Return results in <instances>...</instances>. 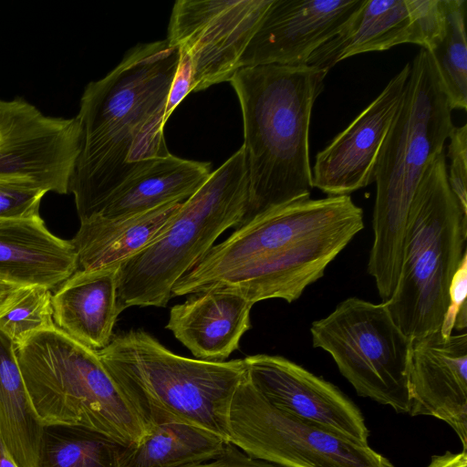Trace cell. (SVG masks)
Here are the masks:
<instances>
[{
    "instance_id": "1",
    "label": "cell",
    "mask_w": 467,
    "mask_h": 467,
    "mask_svg": "<svg viewBox=\"0 0 467 467\" xmlns=\"http://www.w3.org/2000/svg\"><path fill=\"white\" fill-rule=\"evenodd\" d=\"M363 227V211L349 195L277 206L213 245L178 279L171 296L221 288L254 305L272 298L292 303Z\"/></svg>"
},
{
    "instance_id": "2",
    "label": "cell",
    "mask_w": 467,
    "mask_h": 467,
    "mask_svg": "<svg viewBox=\"0 0 467 467\" xmlns=\"http://www.w3.org/2000/svg\"><path fill=\"white\" fill-rule=\"evenodd\" d=\"M179 63L167 39L138 44L104 78L89 82L77 115L81 149L69 192L80 222L157 159L170 154L166 107Z\"/></svg>"
},
{
    "instance_id": "3",
    "label": "cell",
    "mask_w": 467,
    "mask_h": 467,
    "mask_svg": "<svg viewBox=\"0 0 467 467\" xmlns=\"http://www.w3.org/2000/svg\"><path fill=\"white\" fill-rule=\"evenodd\" d=\"M327 74L307 65H262L241 67L230 78L241 106L249 180L248 207L240 225L310 197V119Z\"/></svg>"
},
{
    "instance_id": "4",
    "label": "cell",
    "mask_w": 467,
    "mask_h": 467,
    "mask_svg": "<svg viewBox=\"0 0 467 467\" xmlns=\"http://www.w3.org/2000/svg\"><path fill=\"white\" fill-rule=\"evenodd\" d=\"M454 125L451 109L430 53L420 48L400 105L381 146L374 175V240L368 272L382 302L400 275L408 215L428 166L443 152Z\"/></svg>"
},
{
    "instance_id": "5",
    "label": "cell",
    "mask_w": 467,
    "mask_h": 467,
    "mask_svg": "<svg viewBox=\"0 0 467 467\" xmlns=\"http://www.w3.org/2000/svg\"><path fill=\"white\" fill-rule=\"evenodd\" d=\"M32 406L43 425L81 426L128 447L151 423L143 407L102 363L97 350L55 325L15 345Z\"/></svg>"
},
{
    "instance_id": "6",
    "label": "cell",
    "mask_w": 467,
    "mask_h": 467,
    "mask_svg": "<svg viewBox=\"0 0 467 467\" xmlns=\"http://www.w3.org/2000/svg\"><path fill=\"white\" fill-rule=\"evenodd\" d=\"M98 353L106 368L143 407L151 426L186 423L227 441L228 408L246 375L244 358L210 361L182 357L141 328L114 334Z\"/></svg>"
},
{
    "instance_id": "7",
    "label": "cell",
    "mask_w": 467,
    "mask_h": 467,
    "mask_svg": "<svg viewBox=\"0 0 467 467\" xmlns=\"http://www.w3.org/2000/svg\"><path fill=\"white\" fill-rule=\"evenodd\" d=\"M444 152L426 169L412 199L400 275L384 302L410 339L440 330L451 281L465 251L467 217L452 193Z\"/></svg>"
},
{
    "instance_id": "8",
    "label": "cell",
    "mask_w": 467,
    "mask_h": 467,
    "mask_svg": "<svg viewBox=\"0 0 467 467\" xmlns=\"http://www.w3.org/2000/svg\"><path fill=\"white\" fill-rule=\"evenodd\" d=\"M249 180L241 147L185 200L166 229L118 271L117 309L166 306L174 284L246 213Z\"/></svg>"
},
{
    "instance_id": "9",
    "label": "cell",
    "mask_w": 467,
    "mask_h": 467,
    "mask_svg": "<svg viewBox=\"0 0 467 467\" xmlns=\"http://www.w3.org/2000/svg\"><path fill=\"white\" fill-rule=\"evenodd\" d=\"M310 332L313 347L331 355L359 396L409 413L411 339L384 302L348 297L327 317L314 321Z\"/></svg>"
},
{
    "instance_id": "10",
    "label": "cell",
    "mask_w": 467,
    "mask_h": 467,
    "mask_svg": "<svg viewBox=\"0 0 467 467\" xmlns=\"http://www.w3.org/2000/svg\"><path fill=\"white\" fill-rule=\"evenodd\" d=\"M226 431L227 441L250 457L282 467H394L368 445L277 409L247 375L232 397Z\"/></svg>"
},
{
    "instance_id": "11",
    "label": "cell",
    "mask_w": 467,
    "mask_h": 467,
    "mask_svg": "<svg viewBox=\"0 0 467 467\" xmlns=\"http://www.w3.org/2000/svg\"><path fill=\"white\" fill-rule=\"evenodd\" d=\"M273 0H178L167 40L192 68L193 92L229 81Z\"/></svg>"
},
{
    "instance_id": "12",
    "label": "cell",
    "mask_w": 467,
    "mask_h": 467,
    "mask_svg": "<svg viewBox=\"0 0 467 467\" xmlns=\"http://www.w3.org/2000/svg\"><path fill=\"white\" fill-rule=\"evenodd\" d=\"M80 149L77 116H47L17 97L0 140V182L67 194Z\"/></svg>"
},
{
    "instance_id": "13",
    "label": "cell",
    "mask_w": 467,
    "mask_h": 467,
    "mask_svg": "<svg viewBox=\"0 0 467 467\" xmlns=\"http://www.w3.org/2000/svg\"><path fill=\"white\" fill-rule=\"evenodd\" d=\"M246 375L272 405L295 417L368 445V429L359 409L332 383L281 356L244 358Z\"/></svg>"
},
{
    "instance_id": "14",
    "label": "cell",
    "mask_w": 467,
    "mask_h": 467,
    "mask_svg": "<svg viewBox=\"0 0 467 467\" xmlns=\"http://www.w3.org/2000/svg\"><path fill=\"white\" fill-rule=\"evenodd\" d=\"M439 0H364L341 30L316 50L306 65L328 71L361 53L415 44L430 51L441 36Z\"/></svg>"
},
{
    "instance_id": "15",
    "label": "cell",
    "mask_w": 467,
    "mask_h": 467,
    "mask_svg": "<svg viewBox=\"0 0 467 467\" xmlns=\"http://www.w3.org/2000/svg\"><path fill=\"white\" fill-rule=\"evenodd\" d=\"M410 72V63L316 156L313 188L328 196L349 195L374 182L383 141L395 118Z\"/></svg>"
},
{
    "instance_id": "16",
    "label": "cell",
    "mask_w": 467,
    "mask_h": 467,
    "mask_svg": "<svg viewBox=\"0 0 467 467\" xmlns=\"http://www.w3.org/2000/svg\"><path fill=\"white\" fill-rule=\"evenodd\" d=\"M364 0H273L240 59V68L303 66L333 38Z\"/></svg>"
},
{
    "instance_id": "17",
    "label": "cell",
    "mask_w": 467,
    "mask_h": 467,
    "mask_svg": "<svg viewBox=\"0 0 467 467\" xmlns=\"http://www.w3.org/2000/svg\"><path fill=\"white\" fill-rule=\"evenodd\" d=\"M409 389V414L444 421L467 451V334L411 339Z\"/></svg>"
},
{
    "instance_id": "18",
    "label": "cell",
    "mask_w": 467,
    "mask_h": 467,
    "mask_svg": "<svg viewBox=\"0 0 467 467\" xmlns=\"http://www.w3.org/2000/svg\"><path fill=\"white\" fill-rule=\"evenodd\" d=\"M253 306L235 292L213 288L173 306L165 327L196 358L223 361L250 329Z\"/></svg>"
},
{
    "instance_id": "19",
    "label": "cell",
    "mask_w": 467,
    "mask_h": 467,
    "mask_svg": "<svg viewBox=\"0 0 467 467\" xmlns=\"http://www.w3.org/2000/svg\"><path fill=\"white\" fill-rule=\"evenodd\" d=\"M78 269L71 240L53 234L40 216L0 218V279L51 290Z\"/></svg>"
},
{
    "instance_id": "20",
    "label": "cell",
    "mask_w": 467,
    "mask_h": 467,
    "mask_svg": "<svg viewBox=\"0 0 467 467\" xmlns=\"http://www.w3.org/2000/svg\"><path fill=\"white\" fill-rule=\"evenodd\" d=\"M119 266L78 269L52 295L55 326L94 350L106 348L114 336Z\"/></svg>"
},
{
    "instance_id": "21",
    "label": "cell",
    "mask_w": 467,
    "mask_h": 467,
    "mask_svg": "<svg viewBox=\"0 0 467 467\" xmlns=\"http://www.w3.org/2000/svg\"><path fill=\"white\" fill-rule=\"evenodd\" d=\"M183 202H169L119 219L97 215L80 222L71 239L78 269L90 271L120 265L166 229Z\"/></svg>"
},
{
    "instance_id": "22",
    "label": "cell",
    "mask_w": 467,
    "mask_h": 467,
    "mask_svg": "<svg viewBox=\"0 0 467 467\" xmlns=\"http://www.w3.org/2000/svg\"><path fill=\"white\" fill-rule=\"evenodd\" d=\"M211 172L208 162L182 159L170 153L155 160L120 185L98 215L119 219L169 202H183L200 188Z\"/></svg>"
},
{
    "instance_id": "23",
    "label": "cell",
    "mask_w": 467,
    "mask_h": 467,
    "mask_svg": "<svg viewBox=\"0 0 467 467\" xmlns=\"http://www.w3.org/2000/svg\"><path fill=\"white\" fill-rule=\"evenodd\" d=\"M42 429L15 343L0 330V437L17 467H36Z\"/></svg>"
},
{
    "instance_id": "24",
    "label": "cell",
    "mask_w": 467,
    "mask_h": 467,
    "mask_svg": "<svg viewBox=\"0 0 467 467\" xmlns=\"http://www.w3.org/2000/svg\"><path fill=\"white\" fill-rule=\"evenodd\" d=\"M221 436L181 422L154 424L132 447L125 467H182L218 456L227 444Z\"/></svg>"
},
{
    "instance_id": "25",
    "label": "cell",
    "mask_w": 467,
    "mask_h": 467,
    "mask_svg": "<svg viewBox=\"0 0 467 467\" xmlns=\"http://www.w3.org/2000/svg\"><path fill=\"white\" fill-rule=\"evenodd\" d=\"M131 450L81 426L45 424L36 467H125Z\"/></svg>"
},
{
    "instance_id": "26",
    "label": "cell",
    "mask_w": 467,
    "mask_h": 467,
    "mask_svg": "<svg viewBox=\"0 0 467 467\" xmlns=\"http://www.w3.org/2000/svg\"><path fill=\"white\" fill-rule=\"evenodd\" d=\"M445 24L442 36L428 51L434 62L451 109L467 107L466 0H442Z\"/></svg>"
},
{
    "instance_id": "27",
    "label": "cell",
    "mask_w": 467,
    "mask_h": 467,
    "mask_svg": "<svg viewBox=\"0 0 467 467\" xmlns=\"http://www.w3.org/2000/svg\"><path fill=\"white\" fill-rule=\"evenodd\" d=\"M51 290L39 285L16 289L0 305V330L15 345L54 326Z\"/></svg>"
},
{
    "instance_id": "28",
    "label": "cell",
    "mask_w": 467,
    "mask_h": 467,
    "mask_svg": "<svg viewBox=\"0 0 467 467\" xmlns=\"http://www.w3.org/2000/svg\"><path fill=\"white\" fill-rule=\"evenodd\" d=\"M46 193L26 183L0 182V218L26 219L40 216V202Z\"/></svg>"
},
{
    "instance_id": "29",
    "label": "cell",
    "mask_w": 467,
    "mask_h": 467,
    "mask_svg": "<svg viewBox=\"0 0 467 467\" xmlns=\"http://www.w3.org/2000/svg\"><path fill=\"white\" fill-rule=\"evenodd\" d=\"M448 139V182L462 213L467 217V125L453 127Z\"/></svg>"
},
{
    "instance_id": "30",
    "label": "cell",
    "mask_w": 467,
    "mask_h": 467,
    "mask_svg": "<svg viewBox=\"0 0 467 467\" xmlns=\"http://www.w3.org/2000/svg\"><path fill=\"white\" fill-rule=\"evenodd\" d=\"M467 296V253L464 254L460 266L456 270L449 287V305L440 328L441 334L447 337L452 334L457 315L466 305Z\"/></svg>"
},
{
    "instance_id": "31",
    "label": "cell",
    "mask_w": 467,
    "mask_h": 467,
    "mask_svg": "<svg viewBox=\"0 0 467 467\" xmlns=\"http://www.w3.org/2000/svg\"><path fill=\"white\" fill-rule=\"evenodd\" d=\"M182 467H275L265 461L254 459L235 445L227 442L223 451L215 458L187 464Z\"/></svg>"
},
{
    "instance_id": "32",
    "label": "cell",
    "mask_w": 467,
    "mask_h": 467,
    "mask_svg": "<svg viewBox=\"0 0 467 467\" xmlns=\"http://www.w3.org/2000/svg\"><path fill=\"white\" fill-rule=\"evenodd\" d=\"M192 92V68L189 60L179 54V63L173 78L166 107V117L171 115L176 107L184 98Z\"/></svg>"
},
{
    "instance_id": "33",
    "label": "cell",
    "mask_w": 467,
    "mask_h": 467,
    "mask_svg": "<svg viewBox=\"0 0 467 467\" xmlns=\"http://www.w3.org/2000/svg\"><path fill=\"white\" fill-rule=\"evenodd\" d=\"M427 467H467V451L434 455Z\"/></svg>"
},
{
    "instance_id": "34",
    "label": "cell",
    "mask_w": 467,
    "mask_h": 467,
    "mask_svg": "<svg viewBox=\"0 0 467 467\" xmlns=\"http://www.w3.org/2000/svg\"><path fill=\"white\" fill-rule=\"evenodd\" d=\"M13 108V99L4 100L0 99V140L5 123Z\"/></svg>"
},
{
    "instance_id": "35",
    "label": "cell",
    "mask_w": 467,
    "mask_h": 467,
    "mask_svg": "<svg viewBox=\"0 0 467 467\" xmlns=\"http://www.w3.org/2000/svg\"><path fill=\"white\" fill-rule=\"evenodd\" d=\"M19 286L0 279V305Z\"/></svg>"
},
{
    "instance_id": "36",
    "label": "cell",
    "mask_w": 467,
    "mask_h": 467,
    "mask_svg": "<svg viewBox=\"0 0 467 467\" xmlns=\"http://www.w3.org/2000/svg\"><path fill=\"white\" fill-rule=\"evenodd\" d=\"M466 326H467V304L464 305L459 311L457 317H456L454 328H456L457 330H462V329L466 328Z\"/></svg>"
}]
</instances>
